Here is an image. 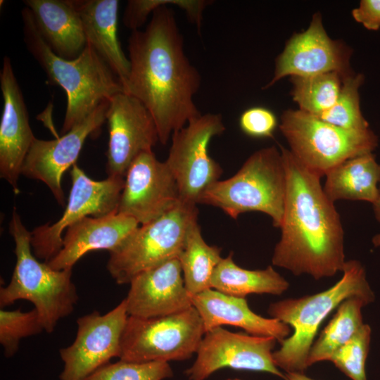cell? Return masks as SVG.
Listing matches in <instances>:
<instances>
[{
	"label": "cell",
	"mask_w": 380,
	"mask_h": 380,
	"mask_svg": "<svg viewBox=\"0 0 380 380\" xmlns=\"http://www.w3.org/2000/svg\"><path fill=\"white\" fill-rule=\"evenodd\" d=\"M192 306L200 315L205 332L223 325L243 329L248 334L272 336L280 343L289 337L291 329L274 318L253 312L245 298H239L209 289L191 296Z\"/></svg>",
	"instance_id": "21"
},
{
	"label": "cell",
	"mask_w": 380,
	"mask_h": 380,
	"mask_svg": "<svg viewBox=\"0 0 380 380\" xmlns=\"http://www.w3.org/2000/svg\"><path fill=\"white\" fill-rule=\"evenodd\" d=\"M133 217L118 213L101 217H86L67 228L63 247L46 263L53 270L72 269L87 253L117 250L139 227Z\"/></svg>",
	"instance_id": "20"
},
{
	"label": "cell",
	"mask_w": 380,
	"mask_h": 380,
	"mask_svg": "<svg viewBox=\"0 0 380 380\" xmlns=\"http://www.w3.org/2000/svg\"><path fill=\"white\" fill-rule=\"evenodd\" d=\"M128 317L125 300L104 315L94 311L79 317L74 341L59 350L63 362L59 379L84 380L111 358L119 357Z\"/></svg>",
	"instance_id": "13"
},
{
	"label": "cell",
	"mask_w": 380,
	"mask_h": 380,
	"mask_svg": "<svg viewBox=\"0 0 380 380\" xmlns=\"http://www.w3.org/2000/svg\"><path fill=\"white\" fill-rule=\"evenodd\" d=\"M286 191L281 153L272 146L254 152L232 177L210 184L198 203L218 208L233 219L247 212L263 213L272 218L274 227L280 228Z\"/></svg>",
	"instance_id": "6"
},
{
	"label": "cell",
	"mask_w": 380,
	"mask_h": 380,
	"mask_svg": "<svg viewBox=\"0 0 380 380\" xmlns=\"http://www.w3.org/2000/svg\"><path fill=\"white\" fill-rule=\"evenodd\" d=\"M0 87L4 100L0 122V176L18 194L22 166L36 137L30 125L24 97L8 56L3 60Z\"/></svg>",
	"instance_id": "18"
},
{
	"label": "cell",
	"mask_w": 380,
	"mask_h": 380,
	"mask_svg": "<svg viewBox=\"0 0 380 380\" xmlns=\"http://www.w3.org/2000/svg\"><path fill=\"white\" fill-rule=\"evenodd\" d=\"M373 243L376 246H380V234L376 235L374 237Z\"/></svg>",
	"instance_id": "38"
},
{
	"label": "cell",
	"mask_w": 380,
	"mask_h": 380,
	"mask_svg": "<svg viewBox=\"0 0 380 380\" xmlns=\"http://www.w3.org/2000/svg\"><path fill=\"white\" fill-rule=\"evenodd\" d=\"M224 380H231V379H224Z\"/></svg>",
	"instance_id": "40"
},
{
	"label": "cell",
	"mask_w": 380,
	"mask_h": 380,
	"mask_svg": "<svg viewBox=\"0 0 380 380\" xmlns=\"http://www.w3.org/2000/svg\"><path fill=\"white\" fill-rule=\"evenodd\" d=\"M43 331L44 329L34 308L28 312H23L20 308L0 310V343L7 357L16 353L23 338Z\"/></svg>",
	"instance_id": "30"
},
{
	"label": "cell",
	"mask_w": 380,
	"mask_h": 380,
	"mask_svg": "<svg viewBox=\"0 0 380 380\" xmlns=\"http://www.w3.org/2000/svg\"><path fill=\"white\" fill-rule=\"evenodd\" d=\"M70 176L72 186L65 211L53 224L46 223L31 232V246L34 256L47 262L61 250L63 232L88 217H101L118 211L125 178L108 176L96 181L88 177L76 163Z\"/></svg>",
	"instance_id": "11"
},
{
	"label": "cell",
	"mask_w": 380,
	"mask_h": 380,
	"mask_svg": "<svg viewBox=\"0 0 380 380\" xmlns=\"http://www.w3.org/2000/svg\"><path fill=\"white\" fill-rule=\"evenodd\" d=\"M352 49L341 41L332 39L325 30L322 15L315 13L308 27L295 33L275 60L268 89L285 77H306L335 72L341 77L354 72L350 68Z\"/></svg>",
	"instance_id": "14"
},
{
	"label": "cell",
	"mask_w": 380,
	"mask_h": 380,
	"mask_svg": "<svg viewBox=\"0 0 380 380\" xmlns=\"http://www.w3.org/2000/svg\"><path fill=\"white\" fill-rule=\"evenodd\" d=\"M373 208H374L375 217L376 220L380 222V185H379V195L377 200L373 203Z\"/></svg>",
	"instance_id": "37"
},
{
	"label": "cell",
	"mask_w": 380,
	"mask_h": 380,
	"mask_svg": "<svg viewBox=\"0 0 380 380\" xmlns=\"http://www.w3.org/2000/svg\"><path fill=\"white\" fill-rule=\"evenodd\" d=\"M279 129L293 155L321 178L348 159L373 153L379 143L371 128L345 129L299 109L284 111Z\"/></svg>",
	"instance_id": "7"
},
{
	"label": "cell",
	"mask_w": 380,
	"mask_h": 380,
	"mask_svg": "<svg viewBox=\"0 0 380 380\" xmlns=\"http://www.w3.org/2000/svg\"><path fill=\"white\" fill-rule=\"evenodd\" d=\"M89 44L116 75L124 89L130 63L118 38V0H71Z\"/></svg>",
	"instance_id": "22"
},
{
	"label": "cell",
	"mask_w": 380,
	"mask_h": 380,
	"mask_svg": "<svg viewBox=\"0 0 380 380\" xmlns=\"http://www.w3.org/2000/svg\"><path fill=\"white\" fill-rule=\"evenodd\" d=\"M231 380H241V379H231Z\"/></svg>",
	"instance_id": "39"
},
{
	"label": "cell",
	"mask_w": 380,
	"mask_h": 380,
	"mask_svg": "<svg viewBox=\"0 0 380 380\" xmlns=\"http://www.w3.org/2000/svg\"><path fill=\"white\" fill-rule=\"evenodd\" d=\"M106 121L108 175L125 178L134 159L143 152L152 151L159 141L158 129L147 108L125 92L110 99Z\"/></svg>",
	"instance_id": "15"
},
{
	"label": "cell",
	"mask_w": 380,
	"mask_h": 380,
	"mask_svg": "<svg viewBox=\"0 0 380 380\" xmlns=\"http://www.w3.org/2000/svg\"><path fill=\"white\" fill-rule=\"evenodd\" d=\"M343 276L331 288L298 298H287L270 305L267 312L293 330L273 352L276 366L286 372H303L319 327L326 317L344 300L359 296L370 303L374 295L367 280L362 265L357 260L346 261Z\"/></svg>",
	"instance_id": "4"
},
{
	"label": "cell",
	"mask_w": 380,
	"mask_h": 380,
	"mask_svg": "<svg viewBox=\"0 0 380 380\" xmlns=\"http://www.w3.org/2000/svg\"><path fill=\"white\" fill-rule=\"evenodd\" d=\"M221 248L208 245L196 221L189 228L179 256L185 287L190 296L211 289L215 269L222 260Z\"/></svg>",
	"instance_id": "26"
},
{
	"label": "cell",
	"mask_w": 380,
	"mask_h": 380,
	"mask_svg": "<svg viewBox=\"0 0 380 380\" xmlns=\"http://www.w3.org/2000/svg\"><path fill=\"white\" fill-rule=\"evenodd\" d=\"M129 284V290L124 299L129 316L163 317L192 306L178 258L137 274Z\"/></svg>",
	"instance_id": "19"
},
{
	"label": "cell",
	"mask_w": 380,
	"mask_h": 380,
	"mask_svg": "<svg viewBox=\"0 0 380 380\" xmlns=\"http://www.w3.org/2000/svg\"><path fill=\"white\" fill-rule=\"evenodd\" d=\"M42 38L58 56L72 60L87 45L80 15L71 0H25Z\"/></svg>",
	"instance_id": "23"
},
{
	"label": "cell",
	"mask_w": 380,
	"mask_h": 380,
	"mask_svg": "<svg viewBox=\"0 0 380 380\" xmlns=\"http://www.w3.org/2000/svg\"><path fill=\"white\" fill-rule=\"evenodd\" d=\"M9 230L15 243L16 262L9 284L0 288V305L4 308L18 300L31 302L44 331L52 333L58 321L73 312L79 298L72 269L53 270L37 260L32 252L31 232L15 208Z\"/></svg>",
	"instance_id": "5"
},
{
	"label": "cell",
	"mask_w": 380,
	"mask_h": 380,
	"mask_svg": "<svg viewBox=\"0 0 380 380\" xmlns=\"http://www.w3.org/2000/svg\"><path fill=\"white\" fill-rule=\"evenodd\" d=\"M224 130L220 114L206 113L172 134L165 162L177 182L180 201L197 205L206 188L220 178L223 170L210 156L208 146Z\"/></svg>",
	"instance_id": "10"
},
{
	"label": "cell",
	"mask_w": 380,
	"mask_h": 380,
	"mask_svg": "<svg viewBox=\"0 0 380 380\" xmlns=\"http://www.w3.org/2000/svg\"><path fill=\"white\" fill-rule=\"evenodd\" d=\"M272 336L234 333L222 327L206 331L196 351V358L185 371L189 380H205L222 368L270 373L285 379L276 366Z\"/></svg>",
	"instance_id": "12"
},
{
	"label": "cell",
	"mask_w": 380,
	"mask_h": 380,
	"mask_svg": "<svg viewBox=\"0 0 380 380\" xmlns=\"http://www.w3.org/2000/svg\"><path fill=\"white\" fill-rule=\"evenodd\" d=\"M163 0H129L124 13V25L132 31L139 30L149 14L162 4Z\"/></svg>",
	"instance_id": "34"
},
{
	"label": "cell",
	"mask_w": 380,
	"mask_h": 380,
	"mask_svg": "<svg viewBox=\"0 0 380 380\" xmlns=\"http://www.w3.org/2000/svg\"><path fill=\"white\" fill-rule=\"evenodd\" d=\"M364 81L365 76L355 72L343 77L336 103L317 118L345 129L364 131L370 129L360 108V88Z\"/></svg>",
	"instance_id": "29"
},
{
	"label": "cell",
	"mask_w": 380,
	"mask_h": 380,
	"mask_svg": "<svg viewBox=\"0 0 380 380\" xmlns=\"http://www.w3.org/2000/svg\"><path fill=\"white\" fill-rule=\"evenodd\" d=\"M291 94L299 110L315 117L331 108L336 103L342 77L335 72L306 77H290Z\"/></svg>",
	"instance_id": "28"
},
{
	"label": "cell",
	"mask_w": 380,
	"mask_h": 380,
	"mask_svg": "<svg viewBox=\"0 0 380 380\" xmlns=\"http://www.w3.org/2000/svg\"><path fill=\"white\" fill-rule=\"evenodd\" d=\"M198 213L196 205L179 201L160 217L139 227L120 247L110 253L107 270L115 281L129 284L137 274L179 258Z\"/></svg>",
	"instance_id": "8"
},
{
	"label": "cell",
	"mask_w": 380,
	"mask_h": 380,
	"mask_svg": "<svg viewBox=\"0 0 380 380\" xmlns=\"http://www.w3.org/2000/svg\"><path fill=\"white\" fill-rule=\"evenodd\" d=\"M285 380H314L303 374V372H286Z\"/></svg>",
	"instance_id": "36"
},
{
	"label": "cell",
	"mask_w": 380,
	"mask_h": 380,
	"mask_svg": "<svg viewBox=\"0 0 380 380\" xmlns=\"http://www.w3.org/2000/svg\"><path fill=\"white\" fill-rule=\"evenodd\" d=\"M23 39L30 54L43 69L51 84L62 87L67 106L62 135L83 121L103 101L125 92L119 80L88 43L75 59L56 55L40 34L30 9L21 11Z\"/></svg>",
	"instance_id": "3"
},
{
	"label": "cell",
	"mask_w": 380,
	"mask_h": 380,
	"mask_svg": "<svg viewBox=\"0 0 380 380\" xmlns=\"http://www.w3.org/2000/svg\"><path fill=\"white\" fill-rule=\"evenodd\" d=\"M173 371L166 362H136L120 360L99 367L84 380H163Z\"/></svg>",
	"instance_id": "31"
},
{
	"label": "cell",
	"mask_w": 380,
	"mask_h": 380,
	"mask_svg": "<svg viewBox=\"0 0 380 380\" xmlns=\"http://www.w3.org/2000/svg\"><path fill=\"white\" fill-rule=\"evenodd\" d=\"M370 303L366 299L353 296L344 300L337 307L331 320L313 343L308 358V367L324 360L347 343L362 327V309Z\"/></svg>",
	"instance_id": "27"
},
{
	"label": "cell",
	"mask_w": 380,
	"mask_h": 380,
	"mask_svg": "<svg viewBox=\"0 0 380 380\" xmlns=\"http://www.w3.org/2000/svg\"><path fill=\"white\" fill-rule=\"evenodd\" d=\"M175 1L163 0L145 30L132 31L128 39L130 71L125 91L149 110L163 145L201 115L194 101L201 77L185 54L175 13L167 7Z\"/></svg>",
	"instance_id": "1"
},
{
	"label": "cell",
	"mask_w": 380,
	"mask_h": 380,
	"mask_svg": "<svg viewBox=\"0 0 380 380\" xmlns=\"http://www.w3.org/2000/svg\"><path fill=\"white\" fill-rule=\"evenodd\" d=\"M371 333L369 325L364 324L329 359V361L352 380H367L365 365Z\"/></svg>",
	"instance_id": "32"
},
{
	"label": "cell",
	"mask_w": 380,
	"mask_h": 380,
	"mask_svg": "<svg viewBox=\"0 0 380 380\" xmlns=\"http://www.w3.org/2000/svg\"><path fill=\"white\" fill-rule=\"evenodd\" d=\"M108 105L109 100L103 101L83 121L60 137L53 140L36 138L29 149L21 174L44 182L61 206L65 205L62 176L76 163L87 137L106 121Z\"/></svg>",
	"instance_id": "17"
},
{
	"label": "cell",
	"mask_w": 380,
	"mask_h": 380,
	"mask_svg": "<svg viewBox=\"0 0 380 380\" xmlns=\"http://www.w3.org/2000/svg\"><path fill=\"white\" fill-rule=\"evenodd\" d=\"M286 176L281 229L273 265L294 275L318 280L342 272L346 260L344 232L334 203L324 191L319 176L279 145Z\"/></svg>",
	"instance_id": "2"
},
{
	"label": "cell",
	"mask_w": 380,
	"mask_h": 380,
	"mask_svg": "<svg viewBox=\"0 0 380 380\" xmlns=\"http://www.w3.org/2000/svg\"><path fill=\"white\" fill-rule=\"evenodd\" d=\"M233 253L222 258L213 274L210 286L220 293L245 298L249 294L281 295L289 282L271 265L264 270H250L238 266Z\"/></svg>",
	"instance_id": "25"
},
{
	"label": "cell",
	"mask_w": 380,
	"mask_h": 380,
	"mask_svg": "<svg viewBox=\"0 0 380 380\" xmlns=\"http://www.w3.org/2000/svg\"><path fill=\"white\" fill-rule=\"evenodd\" d=\"M353 19L368 30L380 29V0H361L351 12Z\"/></svg>",
	"instance_id": "35"
},
{
	"label": "cell",
	"mask_w": 380,
	"mask_h": 380,
	"mask_svg": "<svg viewBox=\"0 0 380 380\" xmlns=\"http://www.w3.org/2000/svg\"><path fill=\"white\" fill-rule=\"evenodd\" d=\"M323 186L332 201H362L374 203L379 195L380 165L373 153L348 159L326 174Z\"/></svg>",
	"instance_id": "24"
},
{
	"label": "cell",
	"mask_w": 380,
	"mask_h": 380,
	"mask_svg": "<svg viewBox=\"0 0 380 380\" xmlns=\"http://www.w3.org/2000/svg\"><path fill=\"white\" fill-rule=\"evenodd\" d=\"M205 333L202 319L193 306L163 317L129 315L119 358L136 362L186 360L196 353Z\"/></svg>",
	"instance_id": "9"
},
{
	"label": "cell",
	"mask_w": 380,
	"mask_h": 380,
	"mask_svg": "<svg viewBox=\"0 0 380 380\" xmlns=\"http://www.w3.org/2000/svg\"><path fill=\"white\" fill-rule=\"evenodd\" d=\"M177 182L165 162L152 151L139 154L125 177L118 212L147 224L172 209L179 202Z\"/></svg>",
	"instance_id": "16"
},
{
	"label": "cell",
	"mask_w": 380,
	"mask_h": 380,
	"mask_svg": "<svg viewBox=\"0 0 380 380\" xmlns=\"http://www.w3.org/2000/svg\"><path fill=\"white\" fill-rule=\"evenodd\" d=\"M239 127L247 136L253 138H271L277 127L275 114L270 109L255 106L245 110L240 115Z\"/></svg>",
	"instance_id": "33"
}]
</instances>
